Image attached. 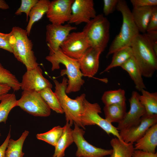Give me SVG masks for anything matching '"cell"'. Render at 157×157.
I'll use <instances>...</instances> for the list:
<instances>
[{"label": "cell", "instance_id": "11", "mask_svg": "<svg viewBox=\"0 0 157 157\" xmlns=\"http://www.w3.org/2000/svg\"><path fill=\"white\" fill-rule=\"evenodd\" d=\"M77 28L67 24L55 25L51 24L46 26V41L51 55L60 48V46L70 32Z\"/></svg>", "mask_w": 157, "mask_h": 157}, {"label": "cell", "instance_id": "38", "mask_svg": "<svg viewBox=\"0 0 157 157\" xmlns=\"http://www.w3.org/2000/svg\"><path fill=\"white\" fill-rule=\"evenodd\" d=\"M144 34L148 39L157 56V31L147 32Z\"/></svg>", "mask_w": 157, "mask_h": 157}, {"label": "cell", "instance_id": "18", "mask_svg": "<svg viewBox=\"0 0 157 157\" xmlns=\"http://www.w3.org/2000/svg\"><path fill=\"white\" fill-rule=\"evenodd\" d=\"M135 144V150L153 153L157 146V123L151 126Z\"/></svg>", "mask_w": 157, "mask_h": 157}, {"label": "cell", "instance_id": "21", "mask_svg": "<svg viewBox=\"0 0 157 157\" xmlns=\"http://www.w3.org/2000/svg\"><path fill=\"white\" fill-rule=\"evenodd\" d=\"M50 2L49 0H38L32 8L29 15V19L26 29L28 36L33 24L41 19L47 13Z\"/></svg>", "mask_w": 157, "mask_h": 157}, {"label": "cell", "instance_id": "19", "mask_svg": "<svg viewBox=\"0 0 157 157\" xmlns=\"http://www.w3.org/2000/svg\"><path fill=\"white\" fill-rule=\"evenodd\" d=\"M121 67L128 73L137 90L141 91L142 89H146L142 78L143 76L141 70L133 56L126 61Z\"/></svg>", "mask_w": 157, "mask_h": 157}, {"label": "cell", "instance_id": "31", "mask_svg": "<svg viewBox=\"0 0 157 157\" xmlns=\"http://www.w3.org/2000/svg\"><path fill=\"white\" fill-rule=\"evenodd\" d=\"M63 130V127L58 126L46 132L38 134L36 137L38 139L43 141L55 147L61 136Z\"/></svg>", "mask_w": 157, "mask_h": 157}, {"label": "cell", "instance_id": "1", "mask_svg": "<svg viewBox=\"0 0 157 157\" xmlns=\"http://www.w3.org/2000/svg\"><path fill=\"white\" fill-rule=\"evenodd\" d=\"M45 58L51 63L52 71L59 69L60 64L65 67V69L61 71L60 75L63 76L66 74L68 78L66 90L67 94L80 90L85 81L82 78L83 75L78 60L66 55L60 48L51 55L47 56Z\"/></svg>", "mask_w": 157, "mask_h": 157}, {"label": "cell", "instance_id": "42", "mask_svg": "<svg viewBox=\"0 0 157 157\" xmlns=\"http://www.w3.org/2000/svg\"><path fill=\"white\" fill-rule=\"evenodd\" d=\"M9 5L3 0H0V8L3 10H6L9 8Z\"/></svg>", "mask_w": 157, "mask_h": 157}, {"label": "cell", "instance_id": "26", "mask_svg": "<svg viewBox=\"0 0 157 157\" xmlns=\"http://www.w3.org/2000/svg\"><path fill=\"white\" fill-rule=\"evenodd\" d=\"M29 132L25 131L16 140L10 139L5 151V157H23L24 153L22 151L23 144Z\"/></svg>", "mask_w": 157, "mask_h": 157}, {"label": "cell", "instance_id": "37", "mask_svg": "<svg viewBox=\"0 0 157 157\" xmlns=\"http://www.w3.org/2000/svg\"><path fill=\"white\" fill-rule=\"evenodd\" d=\"M9 34L0 32V49L13 53V50L9 43Z\"/></svg>", "mask_w": 157, "mask_h": 157}, {"label": "cell", "instance_id": "27", "mask_svg": "<svg viewBox=\"0 0 157 157\" xmlns=\"http://www.w3.org/2000/svg\"><path fill=\"white\" fill-rule=\"evenodd\" d=\"M113 54L110 63L101 73L107 72L114 67H121L128 59L133 56V51L131 47L121 49L116 51Z\"/></svg>", "mask_w": 157, "mask_h": 157}, {"label": "cell", "instance_id": "3", "mask_svg": "<svg viewBox=\"0 0 157 157\" xmlns=\"http://www.w3.org/2000/svg\"><path fill=\"white\" fill-rule=\"evenodd\" d=\"M116 9L122 14V24L119 32L110 44L106 58L119 50L131 47L134 38L140 33L126 1L118 0Z\"/></svg>", "mask_w": 157, "mask_h": 157}, {"label": "cell", "instance_id": "32", "mask_svg": "<svg viewBox=\"0 0 157 157\" xmlns=\"http://www.w3.org/2000/svg\"><path fill=\"white\" fill-rule=\"evenodd\" d=\"M0 83L7 85L14 91L20 88V83L15 76L9 71L4 68L0 63Z\"/></svg>", "mask_w": 157, "mask_h": 157}, {"label": "cell", "instance_id": "2", "mask_svg": "<svg viewBox=\"0 0 157 157\" xmlns=\"http://www.w3.org/2000/svg\"><path fill=\"white\" fill-rule=\"evenodd\" d=\"M9 34V43L12 53L19 61L25 65L26 70L39 66L32 50L33 43L28 38L26 30L15 26L13 27Z\"/></svg>", "mask_w": 157, "mask_h": 157}, {"label": "cell", "instance_id": "15", "mask_svg": "<svg viewBox=\"0 0 157 157\" xmlns=\"http://www.w3.org/2000/svg\"><path fill=\"white\" fill-rule=\"evenodd\" d=\"M52 87L51 83L43 76L42 70L39 66L26 70L20 83V88L23 90L39 92L45 88Z\"/></svg>", "mask_w": 157, "mask_h": 157}, {"label": "cell", "instance_id": "25", "mask_svg": "<svg viewBox=\"0 0 157 157\" xmlns=\"http://www.w3.org/2000/svg\"><path fill=\"white\" fill-rule=\"evenodd\" d=\"M139 95V101L144 107L146 114L148 115H157V92H150L145 89L141 91Z\"/></svg>", "mask_w": 157, "mask_h": 157}, {"label": "cell", "instance_id": "36", "mask_svg": "<svg viewBox=\"0 0 157 157\" xmlns=\"http://www.w3.org/2000/svg\"><path fill=\"white\" fill-rule=\"evenodd\" d=\"M133 8L157 6V0H131Z\"/></svg>", "mask_w": 157, "mask_h": 157}, {"label": "cell", "instance_id": "24", "mask_svg": "<svg viewBox=\"0 0 157 157\" xmlns=\"http://www.w3.org/2000/svg\"><path fill=\"white\" fill-rule=\"evenodd\" d=\"M110 144L113 148L111 157H132L135 150L133 143L125 142L116 138L111 140Z\"/></svg>", "mask_w": 157, "mask_h": 157}, {"label": "cell", "instance_id": "40", "mask_svg": "<svg viewBox=\"0 0 157 157\" xmlns=\"http://www.w3.org/2000/svg\"><path fill=\"white\" fill-rule=\"evenodd\" d=\"M10 130L5 141L0 146V157H5V151L9 140L10 138Z\"/></svg>", "mask_w": 157, "mask_h": 157}, {"label": "cell", "instance_id": "22", "mask_svg": "<svg viewBox=\"0 0 157 157\" xmlns=\"http://www.w3.org/2000/svg\"><path fill=\"white\" fill-rule=\"evenodd\" d=\"M69 122H66L64 126L63 133L55 147L53 157H63L65 156L66 148L74 142L72 129Z\"/></svg>", "mask_w": 157, "mask_h": 157}, {"label": "cell", "instance_id": "12", "mask_svg": "<svg viewBox=\"0 0 157 157\" xmlns=\"http://www.w3.org/2000/svg\"><path fill=\"white\" fill-rule=\"evenodd\" d=\"M139 95L136 91L132 92L129 99L130 109L123 119L118 123L117 127L118 130L121 131L138 125L142 117L146 114L145 109L139 100Z\"/></svg>", "mask_w": 157, "mask_h": 157}, {"label": "cell", "instance_id": "39", "mask_svg": "<svg viewBox=\"0 0 157 157\" xmlns=\"http://www.w3.org/2000/svg\"><path fill=\"white\" fill-rule=\"evenodd\" d=\"M132 157H157V153L144 151L140 150H135Z\"/></svg>", "mask_w": 157, "mask_h": 157}, {"label": "cell", "instance_id": "17", "mask_svg": "<svg viewBox=\"0 0 157 157\" xmlns=\"http://www.w3.org/2000/svg\"><path fill=\"white\" fill-rule=\"evenodd\" d=\"M101 52L90 47L78 60L80 69L83 76L92 77L97 72Z\"/></svg>", "mask_w": 157, "mask_h": 157}, {"label": "cell", "instance_id": "20", "mask_svg": "<svg viewBox=\"0 0 157 157\" xmlns=\"http://www.w3.org/2000/svg\"><path fill=\"white\" fill-rule=\"evenodd\" d=\"M154 6L133 8L131 11L132 15L139 32L143 34L146 32Z\"/></svg>", "mask_w": 157, "mask_h": 157}, {"label": "cell", "instance_id": "4", "mask_svg": "<svg viewBox=\"0 0 157 157\" xmlns=\"http://www.w3.org/2000/svg\"><path fill=\"white\" fill-rule=\"evenodd\" d=\"M68 79L64 77L61 82L53 80L55 85L54 92L58 97L60 105L65 114L66 122L72 126L74 123L85 129L81 123V116L83 110V103L85 94H83L75 99L70 98L67 95L66 90Z\"/></svg>", "mask_w": 157, "mask_h": 157}, {"label": "cell", "instance_id": "10", "mask_svg": "<svg viewBox=\"0 0 157 157\" xmlns=\"http://www.w3.org/2000/svg\"><path fill=\"white\" fill-rule=\"evenodd\" d=\"M90 47L85 34L82 31L70 33L60 48L66 55L78 60Z\"/></svg>", "mask_w": 157, "mask_h": 157}, {"label": "cell", "instance_id": "8", "mask_svg": "<svg viewBox=\"0 0 157 157\" xmlns=\"http://www.w3.org/2000/svg\"><path fill=\"white\" fill-rule=\"evenodd\" d=\"M16 106L34 116L46 117L51 114V109L39 92L23 90Z\"/></svg>", "mask_w": 157, "mask_h": 157}, {"label": "cell", "instance_id": "7", "mask_svg": "<svg viewBox=\"0 0 157 157\" xmlns=\"http://www.w3.org/2000/svg\"><path fill=\"white\" fill-rule=\"evenodd\" d=\"M101 112L100 106L98 103H91L85 98L81 116V123L84 128L85 129V126L97 125L108 135L112 134L121 140L118 130L105 119L100 116L99 113Z\"/></svg>", "mask_w": 157, "mask_h": 157}, {"label": "cell", "instance_id": "30", "mask_svg": "<svg viewBox=\"0 0 157 157\" xmlns=\"http://www.w3.org/2000/svg\"><path fill=\"white\" fill-rule=\"evenodd\" d=\"M39 92L51 109L57 113H64L58 97L51 88H47Z\"/></svg>", "mask_w": 157, "mask_h": 157}, {"label": "cell", "instance_id": "13", "mask_svg": "<svg viewBox=\"0 0 157 157\" xmlns=\"http://www.w3.org/2000/svg\"><path fill=\"white\" fill-rule=\"evenodd\" d=\"M74 0H54L51 1L46 13L51 24L63 25L69 20L71 8Z\"/></svg>", "mask_w": 157, "mask_h": 157}, {"label": "cell", "instance_id": "34", "mask_svg": "<svg viewBox=\"0 0 157 157\" xmlns=\"http://www.w3.org/2000/svg\"><path fill=\"white\" fill-rule=\"evenodd\" d=\"M157 31V7L154 6L147 27L146 32Z\"/></svg>", "mask_w": 157, "mask_h": 157}, {"label": "cell", "instance_id": "28", "mask_svg": "<svg viewBox=\"0 0 157 157\" xmlns=\"http://www.w3.org/2000/svg\"><path fill=\"white\" fill-rule=\"evenodd\" d=\"M17 100L13 93H8L2 97L0 103V122L6 123L10 112L16 106Z\"/></svg>", "mask_w": 157, "mask_h": 157}, {"label": "cell", "instance_id": "29", "mask_svg": "<svg viewBox=\"0 0 157 157\" xmlns=\"http://www.w3.org/2000/svg\"><path fill=\"white\" fill-rule=\"evenodd\" d=\"M101 100L105 106L124 104L126 103L125 92L121 89L107 91L104 93Z\"/></svg>", "mask_w": 157, "mask_h": 157}, {"label": "cell", "instance_id": "14", "mask_svg": "<svg viewBox=\"0 0 157 157\" xmlns=\"http://www.w3.org/2000/svg\"><path fill=\"white\" fill-rule=\"evenodd\" d=\"M71 11V17L67 22L69 24H86L97 15L93 0H74Z\"/></svg>", "mask_w": 157, "mask_h": 157}, {"label": "cell", "instance_id": "16", "mask_svg": "<svg viewBox=\"0 0 157 157\" xmlns=\"http://www.w3.org/2000/svg\"><path fill=\"white\" fill-rule=\"evenodd\" d=\"M156 123L157 115L145 114L142 117L138 125L120 131V136L125 142L133 144L142 137L149 128Z\"/></svg>", "mask_w": 157, "mask_h": 157}, {"label": "cell", "instance_id": "5", "mask_svg": "<svg viewBox=\"0 0 157 157\" xmlns=\"http://www.w3.org/2000/svg\"><path fill=\"white\" fill-rule=\"evenodd\" d=\"M131 47L142 76L152 77L157 69V56L146 37L139 33L133 40Z\"/></svg>", "mask_w": 157, "mask_h": 157}, {"label": "cell", "instance_id": "35", "mask_svg": "<svg viewBox=\"0 0 157 157\" xmlns=\"http://www.w3.org/2000/svg\"><path fill=\"white\" fill-rule=\"evenodd\" d=\"M118 0H104L103 12L105 16L112 13L116 8Z\"/></svg>", "mask_w": 157, "mask_h": 157}, {"label": "cell", "instance_id": "33", "mask_svg": "<svg viewBox=\"0 0 157 157\" xmlns=\"http://www.w3.org/2000/svg\"><path fill=\"white\" fill-rule=\"evenodd\" d=\"M38 0H22L20 7L15 13L17 15H20L23 13L26 14V20L28 21L29 13L32 8L38 2Z\"/></svg>", "mask_w": 157, "mask_h": 157}, {"label": "cell", "instance_id": "43", "mask_svg": "<svg viewBox=\"0 0 157 157\" xmlns=\"http://www.w3.org/2000/svg\"><path fill=\"white\" fill-rule=\"evenodd\" d=\"M110 157H111V156H110Z\"/></svg>", "mask_w": 157, "mask_h": 157}, {"label": "cell", "instance_id": "6", "mask_svg": "<svg viewBox=\"0 0 157 157\" xmlns=\"http://www.w3.org/2000/svg\"><path fill=\"white\" fill-rule=\"evenodd\" d=\"M110 23L102 14L97 15L86 24L83 30L90 47L104 51L110 39Z\"/></svg>", "mask_w": 157, "mask_h": 157}, {"label": "cell", "instance_id": "23", "mask_svg": "<svg viewBox=\"0 0 157 157\" xmlns=\"http://www.w3.org/2000/svg\"><path fill=\"white\" fill-rule=\"evenodd\" d=\"M104 111L105 119L109 122H117L124 117L126 112V103L105 106Z\"/></svg>", "mask_w": 157, "mask_h": 157}, {"label": "cell", "instance_id": "41", "mask_svg": "<svg viewBox=\"0 0 157 157\" xmlns=\"http://www.w3.org/2000/svg\"><path fill=\"white\" fill-rule=\"evenodd\" d=\"M11 88L7 85L0 83V101L4 95L8 93Z\"/></svg>", "mask_w": 157, "mask_h": 157}, {"label": "cell", "instance_id": "9", "mask_svg": "<svg viewBox=\"0 0 157 157\" xmlns=\"http://www.w3.org/2000/svg\"><path fill=\"white\" fill-rule=\"evenodd\" d=\"M72 130L74 142L77 149L76 153L77 157H103L111 155L113 149H106L96 147L89 143L84 138L85 131L75 123Z\"/></svg>", "mask_w": 157, "mask_h": 157}]
</instances>
